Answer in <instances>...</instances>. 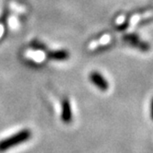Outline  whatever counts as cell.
I'll list each match as a JSON object with an SVG mask.
<instances>
[{
	"label": "cell",
	"mask_w": 153,
	"mask_h": 153,
	"mask_svg": "<svg viewBox=\"0 0 153 153\" xmlns=\"http://www.w3.org/2000/svg\"><path fill=\"white\" fill-rule=\"evenodd\" d=\"M30 137H31V131L30 129L25 128L20 130L19 132L15 133L14 135L0 140V152H5L13 147L23 144L24 142L30 139Z\"/></svg>",
	"instance_id": "obj_1"
},
{
	"label": "cell",
	"mask_w": 153,
	"mask_h": 153,
	"mask_svg": "<svg viewBox=\"0 0 153 153\" xmlns=\"http://www.w3.org/2000/svg\"><path fill=\"white\" fill-rule=\"evenodd\" d=\"M123 40L130 45L132 47H135L140 51H143V52H147L149 50L150 46H149V43L147 42L142 41L139 36L136 33H126L123 36Z\"/></svg>",
	"instance_id": "obj_2"
},
{
	"label": "cell",
	"mask_w": 153,
	"mask_h": 153,
	"mask_svg": "<svg viewBox=\"0 0 153 153\" xmlns=\"http://www.w3.org/2000/svg\"><path fill=\"white\" fill-rule=\"evenodd\" d=\"M89 78L91 82L102 91H106L109 89V87H110L106 79L98 71H91L90 73Z\"/></svg>",
	"instance_id": "obj_3"
},
{
	"label": "cell",
	"mask_w": 153,
	"mask_h": 153,
	"mask_svg": "<svg viewBox=\"0 0 153 153\" xmlns=\"http://www.w3.org/2000/svg\"><path fill=\"white\" fill-rule=\"evenodd\" d=\"M73 118L70 102L68 99H64L61 103V120L64 124H70Z\"/></svg>",
	"instance_id": "obj_4"
},
{
	"label": "cell",
	"mask_w": 153,
	"mask_h": 153,
	"mask_svg": "<svg viewBox=\"0 0 153 153\" xmlns=\"http://www.w3.org/2000/svg\"><path fill=\"white\" fill-rule=\"evenodd\" d=\"M46 56L49 59L56 60V61H64L69 58V53L68 51L65 49H59V50H53L48 51L46 53Z\"/></svg>",
	"instance_id": "obj_5"
},
{
	"label": "cell",
	"mask_w": 153,
	"mask_h": 153,
	"mask_svg": "<svg viewBox=\"0 0 153 153\" xmlns=\"http://www.w3.org/2000/svg\"><path fill=\"white\" fill-rule=\"evenodd\" d=\"M30 47L34 50H40V51H46V45L42 43L40 41L34 40L30 42Z\"/></svg>",
	"instance_id": "obj_6"
}]
</instances>
